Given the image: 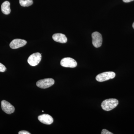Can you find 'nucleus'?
Returning <instances> with one entry per match:
<instances>
[{
    "label": "nucleus",
    "mask_w": 134,
    "mask_h": 134,
    "mask_svg": "<svg viewBox=\"0 0 134 134\" xmlns=\"http://www.w3.org/2000/svg\"><path fill=\"white\" fill-rule=\"evenodd\" d=\"M101 134H113V133L109 132L108 130L106 129H103L101 133Z\"/></svg>",
    "instance_id": "14"
},
{
    "label": "nucleus",
    "mask_w": 134,
    "mask_h": 134,
    "mask_svg": "<svg viewBox=\"0 0 134 134\" xmlns=\"http://www.w3.org/2000/svg\"><path fill=\"white\" fill-rule=\"evenodd\" d=\"M133 29H134V22L133 23Z\"/></svg>",
    "instance_id": "17"
},
{
    "label": "nucleus",
    "mask_w": 134,
    "mask_h": 134,
    "mask_svg": "<svg viewBox=\"0 0 134 134\" xmlns=\"http://www.w3.org/2000/svg\"><path fill=\"white\" fill-rule=\"evenodd\" d=\"M41 54L39 53H36L30 55L28 59L29 65L32 66H35L38 65L41 60Z\"/></svg>",
    "instance_id": "3"
},
{
    "label": "nucleus",
    "mask_w": 134,
    "mask_h": 134,
    "mask_svg": "<svg viewBox=\"0 0 134 134\" xmlns=\"http://www.w3.org/2000/svg\"><path fill=\"white\" fill-rule=\"evenodd\" d=\"M54 83V81L52 78H46L39 80L37 82L36 85L41 88L46 89L52 86Z\"/></svg>",
    "instance_id": "4"
},
{
    "label": "nucleus",
    "mask_w": 134,
    "mask_h": 134,
    "mask_svg": "<svg viewBox=\"0 0 134 134\" xmlns=\"http://www.w3.org/2000/svg\"><path fill=\"white\" fill-rule=\"evenodd\" d=\"M19 134H30V133H29V132L25 131V130H23V131H20L18 133Z\"/></svg>",
    "instance_id": "15"
},
{
    "label": "nucleus",
    "mask_w": 134,
    "mask_h": 134,
    "mask_svg": "<svg viewBox=\"0 0 134 134\" xmlns=\"http://www.w3.org/2000/svg\"><path fill=\"white\" fill-rule=\"evenodd\" d=\"M52 38L54 41L59 43H66L67 41L66 37L63 34H55L53 35Z\"/></svg>",
    "instance_id": "10"
},
{
    "label": "nucleus",
    "mask_w": 134,
    "mask_h": 134,
    "mask_svg": "<svg viewBox=\"0 0 134 134\" xmlns=\"http://www.w3.org/2000/svg\"><path fill=\"white\" fill-rule=\"evenodd\" d=\"M1 107L3 111L7 114H11L15 111V107L14 106L5 100H2L1 101Z\"/></svg>",
    "instance_id": "7"
},
{
    "label": "nucleus",
    "mask_w": 134,
    "mask_h": 134,
    "mask_svg": "<svg viewBox=\"0 0 134 134\" xmlns=\"http://www.w3.org/2000/svg\"><path fill=\"white\" fill-rule=\"evenodd\" d=\"M122 1H123L124 2L128 3L133 1H134V0H122Z\"/></svg>",
    "instance_id": "16"
},
{
    "label": "nucleus",
    "mask_w": 134,
    "mask_h": 134,
    "mask_svg": "<svg viewBox=\"0 0 134 134\" xmlns=\"http://www.w3.org/2000/svg\"><path fill=\"white\" fill-rule=\"evenodd\" d=\"M60 65L66 68H74L76 66L77 63L74 59L70 58H65L60 62Z\"/></svg>",
    "instance_id": "6"
},
{
    "label": "nucleus",
    "mask_w": 134,
    "mask_h": 134,
    "mask_svg": "<svg viewBox=\"0 0 134 134\" xmlns=\"http://www.w3.org/2000/svg\"><path fill=\"white\" fill-rule=\"evenodd\" d=\"M20 5L22 7H28L33 4L32 0H19Z\"/></svg>",
    "instance_id": "12"
},
{
    "label": "nucleus",
    "mask_w": 134,
    "mask_h": 134,
    "mask_svg": "<svg viewBox=\"0 0 134 134\" xmlns=\"http://www.w3.org/2000/svg\"><path fill=\"white\" fill-rule=\"evenodd\" d=\"M27 42L24 40L21 39H15L13 40L10 43V47L12 49H17L24 46L26 44Z\"/></svg>",
    "instance_id": "8"
},
{
    "label": "nucleus",
    "mask_w": 134,
    "mask_h": 134,
    "mask_svg": "<svg viewBox=\"0 0 134 134\" xmlns=\"http://www.w3.org/2000/svg\"><path fill=\"white\" fill-rule=\"evenodd\" d=\"M115 76V74L113 72H107L101 73L97 75L96 79L97 81L103 82L110 79H113Z\"/></svg>",
    "instance_id": "2"
},
{
    "label": "nucleus",
    "mask_w": 134,
    "mask_h": 134,
    "mask_svg": "<svg viewBox=\"0 0 134 134\" xmlns=\"http://www.w3.org/2000/svg\"><path fill=\"white\" fill-rule=\"evenodd\" d=\"M119 104V101L116 99L111 98L105 99L102 102L101 107L103 110L109 111L115 108Z\"/></svg>",
    "instance_id": "1"
},
{
    "label": "nucleus",
    "mask_w": 134,
    "mask_h": 134,
    "mask_svg": "<svg viewBox=\"0 0 134 134\" xmlns=\"http://www.w3.org/2000/svg\"><path fill=\"white\" fill-rule=\"evenodd\" d=\"M7 68L2 63H0V72H3L6 71Z\"/></svg>",
    "instance_id": "13"
},
{
    "label": "nucleus",
    "mask_w": 134,
    "mask_h": 134,
    "mask_svg": "<svg viewBox=\"0 0 134 134\" xmlns=\"http://www.w3.org/2000/svg\"><path fill=\"white\" fill-rule=\"evenodd\" d=\"M38 119L40 122L46 125H51L53 122V117L47 114H43L39 115Z\"/></svg>",
    "instance_id": "9"
},
{
    "label": "nucleus",
    "mask_w": 134,
    "mask_h": 134,
    "mask_svg": "<svg viewBox=\"0 0 134 134\" xmlns=\"http://www.w3.org/2000/svg\"><path fill=\"white\" fill-rule=\"evenodd\" d=\"M10 3L9 2L6 1L3 3L2 4L1 10L3 14L5 15H9L11 12V9L10 8Z\"/></svg>",
    "instance_id": "11"
},
{
    "label": "nucleus",
    "mask_w": 134,
    "mask_h": 134,
    "mask_svg": "<svg viewBox=\"0 0 134 134\" xmlns=\"http://www.w3.org/2000/svg\"><path fill=\"white\" fill-rule=\"evenodd\" d=\"M92 43L96 48H98L102 45L103 38L101 34L98 32H95L92 34Z\"/></svg>",
    "instance_id": "5"
}]
</instances>
